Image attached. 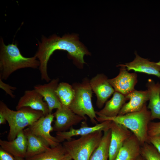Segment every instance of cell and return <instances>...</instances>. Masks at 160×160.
<instances>
[{
	"instance_id": "1",
	"label": "cell",
	"mask_w": 160,
	"mask_h": 160,
	"mask_svg": "<svg viewBox=\"0 0 160 160\" xmlns=\"http://www.w3.org/2000/svg\"><path fill=\"white\" fill-rule=\"evenodd\" d=\"M57 50L66 51L69 56L81 65L85 63L84 56L89 54L79 41L77 34H66L62 37L55 35L48 38L42 37L41 42H39V47L35 56L40 62L39 69L41 79L47 82L51 80L47 72L48 62L53 52Z\"/></svg>"
},
{
	"instance_id": "2",
	"label": "cell",
	"mask_w": 160,
	"mask_h": 160,
	"mask_svg": "<svg viewBox=\"0 0 160 160\" xmlns=\"http://www.w3.org/2000/svg\"><path fill=\"white\" fill-rule=\"evenodd\" d=\"M35 56L26 57L23 56L16 44L6 45L1 39L0 51V78L6 80L19 69L39 68L40 63Z\"/></svg>"
},
{
	"instance_id": "3",
	"label": "cell",
	"mask_w": 160,
	"mask_h": 160,
	"mask_svg": "<svg viewBox=\"0 0 160 160\" xmlns=\"http://www.w3.org/2000/svg\"><path fill=\"white\" fill-rule=\"evenodd\" d=\"M151 113L146 103L139 111L113 117H97V121L101 123L106 121L121 124L130 130L136 136L141 144L148 142V130L151 120Z\"/></svg>"
},
{
	"instance_id": "4",
	"label": "cell",
	"mask_w": 160,
	"mask_h": 160,
	"mask_svg": "<svg viewBox=\"0 0 160 160\" xmlns=\"http://www.w3.org/2000/svg\"><path fill=\"white\" fill-rule=\"evenodd\" d=\"M0 113L4 117L9 125L8 140L14 139L25 127L31 125L44 116L42 111L29 107L23 108L16 111L12 110L2 101H0Z\"/></svg>"
},
{
	"instance_id": "5",
	"label": "cell",
	"mask_w": 160,
	"mask_h": 160,
	"mask_svg": "<svg viewBox=\"0 0 160 160\" xmlns=\"http://www.w3.org/2000/svg\"><path fill=\"white\" fill-rule=\"evenodd\" d=\"M103 135L102 131H97L81 136L63 143L66 153L74 160H89L98 146Z\"/></svg>"
},
{
	"instance_id": "6",
	"label": "cell",
	"mask_w": 160,
	"mask_h": 160,
	"mask_svg": "<svg viewBox=\"0 0 160 160\" xmlns=\"http://www.w3.org/2000/svg\"><path fill=\"white\" fill-rule=\"evenodd\" d=\"M72 86L75 96L69 107L75 114L86 120L87 115L92 124H97V117L92 104V90L89 81L86 79L81 83H74Z\"/></svg>"
},
{
	"instance_id": "7",
	"label": "cell",
	"mask_w": 160,
	"mask_h": 160,
	"mask_svg": "<svg viewBox=\"0 0 160 160\" xmlns=\"http://www.w3.org/2000/svg\"><path fill=\"white\" fill-rule=\"evenodd\" d=\"M54 117L53 114H49L43 116L28 127L33 134L42 138L51 148L57 146L60 143L56 137L50 134L53 131L52 123Z\"/></svg>"
},
{
	"instance_id": "8",
	"label": "cell",
	"mask_w": 160,
	"mask_h": 160,
	"mask_svg": "<svg viewBox=\"0 0 160 160\" xmlns=\"http://www.w3.org/2000/svg\"><path fill=\"white\" fill-rule=\"evenodd\" d=\"M117 66L121 67L119 74L108 80L115 92L126 96L135 90L134 87L137 82V74L129 73L126 68L121 64Z\"/></svg>"
},
{
	"instance_id": "9",
	"label": "cell",
	"mask_w": 160,
	"mask_h": 160,
	"mask_svg": "<svg viewBox=\"0 0 160 160\" xmlns=\"http://www.w3.org/2000/svg\"><path fill=\"white\" fill-rule=\"evenodd\" d=\"M56 120L53 126V131L57 132L67 131L73 125L86 120L74 113L69 107L63 105L53 113Z\"/></svg>"
},
{
	"instance_id": "10",
	"label": "cell",
	"mask_w": 160,
	"mask_h": 160,
	"mask_svg": "<svg viewBox=\"0 0 160 160\" xmlns=\"http://www.w3.org/2000/svg\"><path fill=\"white\" fill-rule=\"evenodd\" d=\"M111 137L108 160H115L124 141L133 133L124 126L113 121L110 125Z\"/></svg>"
},
{
	"instance_id": "11",
	"label": "cell",
	"mask_w": 160,
	"mask_h": 160,
	"mask_svg": "<svg viewBox=\"0 0 160 160\" xmlns=\"http://www.w3.org/2000/svg\"><path fill=\"white\" fill-rule=\"evenodd\" d=\"M108 80L105 75L99 74L89 81L92 90L96 95V105L99 108L103 107L108 99L115 92L114 89Z\"/></svg>"
},
{
	"instance_id": "12",
	"label": "cell",
	"mask_w": 160,
	"mask_h": 160,
	"mask_svg": "<svg viewBox=\"0 0 160 160\" xmlns=\"http://www.w3.org/2000/svg\"><path fill=\"white\" fill-rule=\"evenodd\" d=\"M42 96L34 89L27 90L21 97L16 107L17 110L24 107L42 111L44 116L49 114V108Z\"/></svg>"
},
{
	"instance_id": "13",
	"label": "cell",
	"mask_w": 160,
	"mask_h": 160,
	"mask_svg": "<svg viewBox=\"0 0 160 160\" xmlns=\"http://www.w3.org/2000/svg\"><path fill=\"white\" fill-rule=\"evenodd\" d=\"M59 80L58 78L54 79L47 84H37L34 87L47 103L50 113H52L53 109H59L62 105L56 92Z\"/></svg>"
},
{
	"instance_id": "14",
	"label": "cell",
	"mask_w": 160,
	"mask_h": 160,
	"mask_svg": "<svg viewBox=\"0 0 160 160\" xmlns=\"http://www.w3.org/2000/svg\"><path fill=\"white\" fill-rule=\"evenodd\" d=\"M111 121H105L90 127L86 125L84 122L83 126L79 128L75 129L71 127L68 131L56 132L55 137L60 143L65 140L69 141L73 139L72 137L74 136H82L99 131H104L110 127Z\"/></svg>"
},
{
	"instance_id": "15",
	"label": "cell",
	"mask_w": 160,
	"mask_h": 160,
	"mask_svg": "<svg viewBox=\"0 0 160 160\" xmlns=\"http://www.w3.org/2000/svg\"><path fill=\"white\" fill-rule=\"evenodd\" d=\"M135 54V58L132 61L121 64L125 67L128 71L132 70L160 78V60L157 62H151L141 57L136 52Z\"/></svg>"
},
{
	"instance_id": "16",
	"label": "cell",
	"mask_w": 160,
	"mask_h": 160,
	"mask_svg": "<svg viewBox=\"0 0 160 160\" xmlns=\"http://www.w3.org/2000/svg\"><path fill=\"white\" fill-rule=\"evenodd\" d=\"M129 101L125 103L121 109L118 115L138 111L141 110L146 102L149 100V94L147 90H135L125 96Z\"/></svg>"
},
{
	"instance_id": "17",
	"label": "cell",
	"mask_w": 160,
	"mask_h": 160,
	"mask_svg": "<svg viewBox=\"0 0 160 160\" xmlns=\"http://www.w3.org/2000/svg\"><path fill=\"white\" fill-rule=\"evenodd\" d=\"M0 148L14 157L25 158L27 143L23 130L20 132L12 140L7 141L0 139Z\"/></svg>"
},
{
	"instance_id": "18",
	"label": "cell",
	"mask_w": 160,
	"mask_h": 160,
	"mask_svg": "<svg viewBox=\"0 0 160 160\" xmlns=\"http://www.w3.org/2000/svg\"><path fill=\"white\" fill-rule=\"evenodd\" d=\"M146 86L149 94L147 108L150 110L151 120L160 119V83L149 79Z\"/></svg>"
},
{
	"instance_id": "19",
	"label": "cell",
	"mask_w": 160,
	"mask_h": 160,
	"mask_svg": "<svg viewBox=\"0 0 160 160\" xmlns=\"http://www.w3.org/2000/svg\"><path fill=\"white\" fill-rule=\"evenodd\" d=\"M23 131L27 143L25 158L42 153L50 148V146L46 141L33 134L28 127L24 129Z\"/></svg>"
},
{
	"instance_id": "20",
	"label": "cell",
	"mask_w": 160,
	"mask_h": 160,
	"mask_svg": "<svg viewBox=\"0 0 160 160\" xmlns=\"http://www.w3.org/2000/svg\"><path fill=\"white\" fill-rule=\"evenodd\" d=\"M127 100L125 95L115 91L112 98L105 103L104 108L99 111H95L96 114L98 116H116Z\"/></svg>"
},
{
	"instance_id": "21",
	"label": "cell",
	"mask_w": 160,
	"mask_h": 160,
	"mask_svg": "<svg viewBox=\"0 0 160 160\" xmlns=\"http://www.w3.org/2000/svg\"><path fill=\"white\" fill-rule=\"evenodd\" d=\"M140 144L133 133L124 141L115 160H135L140 151Z\"/></svg>"
},
{
	"instance_id": "22",
	"label": "cell",
	"mask_w": 160,
	"mask_h": 160,
	"mask_svg": "<svg viewBox=\"0 0 160 160\" xmlns=\"http://www.w3.org/2000/svg\"><path fill=\"white\" fill-rule=\"evenodd\" d=\"M111 137L110 127L103 131L101 141L92 155L89 160H108Z\"/></svg>"
},
{
	"instance_id": "23",
	"label": "cell",
	"mask_w": 160,
	"mask_h": 160,
	"mask_svg": "<svg viewBox=\"0 0 160 160\" xmlns=\"http://www.w3.org/2000/svg\"><path fill=\"white\" fill-rule=\"evenodd\" d=\"M66 154L63 145L60 143L42 153L25 158V160H61Z\"/></svg>"
},
{
	"instance_id": "24",
	"label": "cell",
	"mask_w": 160,
	"mask_h": 160,
	"mask_svg": "<svg viewBox=\"0 0 160 160\" xmlns=\"http://www.w3.org/2000/svg\"><path fill=\"white\" fill-rule=\"evenodd\" d=\"M56 92L62 105L69 107L75 96V91L72 85L66 82L60 83Z\"/></svg>"
},
{
	"instance_id": "25",
	"label": "cell",
	"mask_w": 160,
	"mask_h": 160,
	"mask_svg": "<svg viewBox=\"0 0 160 160\" xmlns=\"http://www.w3.org/2000/svg\"><path fill=\"white\" fill-rule=\"evenodd\" d=\"M143 145L140 151L146 160H160V154L152 145L146 142Z\"/></svg>"
},
{
	"instance_id": "26",
	"label": "cell",
	"mask_w": 160,
	"mask_h": 160,
	"mask_svg": "<svg viewBox=\"0 0 160 160\" xmlns=\"http://www.w3.org/2000/svg\"><path fill=\"white\" fill-rule=\"evenodd\" d=\"M148 136H153L160 135V121L150 122L148 130Z\"/></svg>"
},
{
	"instance_id": "27",
	"label": "cell",
	"mask_w": 160,
	"mask_h": 160,
	"mask_svg": "<svg viewBox=\"0 0 160 160\" xmlns=\"http://www.w3.org/2000/svg\"><path fill=\"white\" fill-rule=\"evenodd\" d=\"M0 88L4 91L7 94L9 95L12 98H14L15 97L13 92V91L16 89V88L4 83L0 78Z\"/></svg>"
},
{
	"instance_id": "28",
	"label": "cell",
	"mask_w": 160,
	"mask_h": 160,
	"mask_svg": "<svg viewBox=\"0 0 160 160\" xmlns=\"http://www.w3.org/2000/svg\"><path fill=\"white\" fill-rule=\"evenodd\" d=\"M148 140L155 148L160 154V135L148 136Z\"/></svg>"
},
{
	"instance_id": "29",
	"label": "cell",
	"mask_w": 160,
	"mask_h": 160,
	"mask_svg": "<svg viewBox=\"0 0 160 160\" xmlns=\"http://www.w3.org/2000/svg\"><path fill=\"white\" fill-rule=\"evenodd\" d=\"M0 160H15V158L14 156L0 148Z\"/></svg>"
},
{
	"instance_id": "30",
	"label": "cell",
	"mask_w": 160,
	"mask_h": 160,
	"mask_svg": "<svg viewBox=\"0 0 160 160\" xmlns=\"http://www.w3.org/2000/svg\"><path fill=\"white\" fill-rule=\"evenodd\" d=\"M7 121L3 116V115L1 113H0V124H4L6 123Z\"/></svg>"
},
{
	"instance_id": "31",
	"label": "cell",
	"mask_w": 160,
	"mask_h": 160,
	"mask_svg": "<svg viewBox=\"0 0 160 160\" xmlns=\"http://www.w3.org/2000/svg\"><path fill=\"white\" fill-rule=\"evenodd\" d=\"M71 157L67 153L65 156L61 160H72Z\"/></svg>"
},
{
	"instance_id": "32",
	"label": "cell",
	"mask_w": 160,
	"mask_h": 160,
	"mask_svg": "<svg viewBox=\"0 0 160 160\" xmlns=\"http://www.w3.org/2000/svg\"><path fill=\"white\" fill-rule=\"evenodd\" d=\"M15 158V160H25L24 159V158L18 157H14Z\"/></svg>"
},
{
	"instance_id": "33",
	"label": "cell",
	"mask_w": 160,
	"mask_h": 160,
	"mask_svg": "<svg viewBox=\"0 0 160 160\" xmlns=\"http://www.w3.org/2000/svg\"><path fill=\"white\" fill-rule=\"evenodd\" d=\"M137 160H142L141 159H138Z\"/></svg>"
}]
</instances>
